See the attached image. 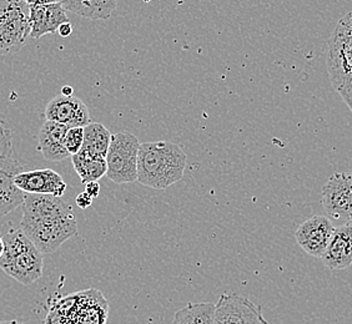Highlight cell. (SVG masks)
<instances>
[{
	"instance_id": "cell-1",
	"label": "cell",
	"mask_w": 352,
	"mask_h": 324,
	"mask_svg": "<svg viewBox=\"0 0 352 324\" xmlns=\"http://www.w3.org/2000/svg\"><path fill=\"white\" fill-rule=\"evenodd\" d=\"M21 229L43 255H49L78 233V222L72 206L61 197L27 194Z\"/></svg>"
},
{
	"instance_id": "cell-2",
	"label": "cell",
	"mask_w": 352,
	"mask_h": 324,
	"mask_svg": "<svg viewBox=\"0 0 352 324\" xmlns=\"http://www.w3.org/2000/svg\"><path fill=\"white\" fill-rule=\"evenodd\" d=\"M186 154L170 141L140 143L138 159V181L155 189H165L183 178Z\"/></svg>"
},
{
	"instance_id": "cell-3",
	"label": "cell",
	"mask_w": 352,
	"mask_h": 324,
	"mask_svg": "<svg viewBox=\"0 0 352 324\" xmlns=\"http://www.w3.org/2000/svg\"><path fill=\"white\" fill-rule=\"evenodd\" d=\"M4 255L0 258V268L16 282L29 286L43 275V253L21 227H12L3 235Z\"/></svg>"
},
{
	"instance_id": "cell-4",
	"label": "cell",
	"mask_w": 352,
	"mask_h": 324,
	"mask_svg": "<svg viewBox=\"0 0 352 324\" xmlns=\"http://www.w3.org/2000/svg\"><path fill=\"white\" fill-rule=\"evenodd\" d=\"M327 71L344 102L352 99V12L340 19L329 39Z\"/></svg>"
},
{
	"instance_id": "cell-5",
	"label": "cell",
	"mask_w": 352,
	"mask_h": 324,
	"mask_svg": "<svg viewBox=\"0 0 352 324\" xmlns=\"http://www.w3.org/2000/svg\"><path fill=\"white\" fill-rule=\"evenodd\" d=\"M30 36L28 1H0V55L18 53Z\"/></svg>"
},
{
	"instance_id": "cell-6",
	"label": "cell",
	"mask_w": 352,
	"mask_h": 324,
	"mask_svg": "<svg viewBox=\"0 0 352 324\" xmlns=\"http://www.w3.org/2000/svg\"><path fill=\"white\" fill-rule=\"evenodd\" d=\"M140 142L135 135L120 131L111 136L107 161V176L116 183L138 181V159Z\"/></svg>"
},
{
	"instance_id": "cell-7",
	"label": "cell",
	"mask_w": 352,
	"mask_h": 324,
	"mask_svg": "<svg viewBox=\"0 0 352 324\" xmlns=\"http://www.w3.org/2000/svg\"><path fill=\"white\" fill-rule=\"evenodd\" d=\"M321 196L329 218L349 222L352 215V171L333 174L322 187Z\"/></svg>"
},
{
	"instance_id": "cell-8",
	"label": "cell",
	"mask_w": 352,
	"mask_h": 324,
	"mask_svg": "<svg viewBox=\"0 0 352 324\" xmlns=\"http://www.w3.org/2000/svg\"><path fill=\"white\" fill-rule=\"evenodd\" d=\"M214 324H269L263 310L239 294H221L215 304Z\"/></svg>"
},
{
	"instance_id": "cell-9",
	"label": "cell",
	"mask_w": 352,
	"mask_h": 324,
	"mask_svg": "<svg viewBox=\"0 0 352 324\" xmlns=\"http://www.w3.org/2000/svg\"><path fill=\"white\" fill-rule=\"evenodd\" d=\"M335 227L327 216L310 217L301 223L295 232L298 246L310 256L322 258L331 241Z\"/></svg>"
},
{
	"instance_id": "cell-10",
	"label": "cell",
	"mask_w": 352,
	"mask_h": 324,
	"mask_svg": "<svg viewBox=\"0 0 352 324\" xmlns=\"http://www.w3.org/2000/svg\"><path fill=\"white\" fill-rule=\"evenodd\" d=\"M30 12V38L35 40L44 35L56 33L68 23L67 12L61 1H28Z\"/></svg>"
},
{
	"instance_id": "cell-11",
	"label": "cell",
	"mask_w": 352,
	"mask_h": 324,
	"mask_svg": "<svg viewBox=\"0 0 352 324\" xmlns=\"http://www.w3.org/2000/svg\"><path fill=\"white\" fill-rule=\"evenodd\" d=\"M14 183L28 195L61 197L68 187L63 177L52 169L23 171L15 176Z\"/></svg>"
},
{
	"instance_id": "cell-12",
	"label": "cell",
	"mask_w": 352,
	"mask_h": 324,
	"mask_svg": "<svg viewBox=\"0 0 352 324\" xmlns=\"http://www.w3.org/2000/svg\"><path fill=\"white\" fill-rule=\"evenodd\" d=\"M45 119L69 128H85L91 122L88 108L79 97H67L61 94L47 102Z\"/></svg>"
},
{
	"instance_id": "cell-13",
	"label": "cell",
	"mask_w": 352,
	"mask_h": 324,
	"mask_svg": "<svg viewBox=\"0 0 352 324\" xmlns=\"http://www.w3.org/2000/svg\"><path fill=\"white\" fill-rule=\"evenodd\" d=\"M23 172L21 163L9 157H0V217L6 216L24 203L25 195L14 183L15 176Z\"/></svg>"
},
{
	"instance_id": "cell-14",
	"label": "cell",
	"mask_w": 352,
	"mask_h": 324,
	"mask_svg": "<svg viewBox=\"0 0 352 324\" xmlns=\"http://www.w3.org/2000/svg\"><path fill=\"white\" fill-rule=\"evenodd\" d=\"M322 262L329 270L349 268L352 264V222L344 223L333 231L331 241L322 256Z\"/></svg>"
},
{
	"instance_id": "cell-15",
	"label": "cell",
	"mask_w": 352,
	"mask_h": 324,
	"mask_svg": "<svg viewBox=\"0 0 352 324\" xmlns=\"http://www.w3.org/2000/svg\"><path fill=\"white\" fill-rule=\"evenodd\" d=\"M69 128L54 121L43 124L38 139V150L47 161L60 162L70 157L64 148V139Z\"/></svg>"
},
{
	"instance_id": "cell-16",
	"label": "cell",
	"mask_w": 352,
	"mask_h": 324,
	"mask_svg": "<svg viewBox=\"0 0 352 324\" xmlns=\"http://www.w3.org/2000/svg\"><path fill=\"white\" fill-rule=\"evenodd\" d=\"M65 12L78 14L91 21H108L118 7L116 0H68L61 1Z\"/></svg>"
},
{
	"instance_id": "cell-17",
	"label": "cell",
	"mask_w": 352,
	"mask_h": 324,
	"mask_svg": "<svg viewBox=\"0 0 352 324\" xmlns=\"http://www.w3.org/2000/svg\"><path fill=\"white\" fill-rule=\"evenodd\" d=\"M111 134L108 128L100 122H90L88 126L84 128V143L82 151L95 157L105 159L108 155Z\"/></svg>"
},
{
	"instance_id": "cell-18",
	"label": "cell",
	"mask_w": 352,
	"mask_h": 324,
	"mask_svg": "<svg viewBox=\"0 0 352 324\" xmlns=\"http://www.w3.org/2000/svg\"><path fill=\"white\" fill-rule=\"evenodd\" d=\"M72 162L80 177L82 183H98L102 177L107 175V161L102 157L89 155L85 151L80 150L76 155L72 156Z\"/></svg>"
},
{
	"instance_id": "cell-19",
	"label": "cell",
	"mask_w": 352,
	"mask_h": 324,
	"mask_svg": "<svg viewBox=\"0 0 352 324\" xmlns=\"http://www.w3.org/2000/svg\"><path fill=\"white\" fill-rule=\"evenodd\" d=\"M215 304L189 303L176 312L173 324H214Z\"/></svg>"
},
{
	"instance_id": "cell-20",
	"label": "cell",
	"mask_w": 352,
	"mask_h": 324,
	"mask_svg": "<svg viewBox=\"0 0 352 324\" xmlns=\"http://www.w3.org/2000/svg\"><path fill=\"white\" fill-rule=\"evenodd\" d=\"M82 143H84V128H69L64 139V148L68 151L69 155H76L82 150Z\"/></svg>"
},
{
	"instance_id": "cell-21",
	"label": "cell",
	"mask_w": 352,
	"mask_h": 324,
	"mask_svg": "<svg viewBox=\"0 0 352 324\" xmlns=\"http://www.w3.org/2000/svg\"><path fill=\"white\" fill-rule=\"evenodd\" d=\"M13 143H12V131L6 128L4 122L0 124V157L12 156Z\"/></svg>"
},
{
	"instance_id": "cell-22",
	"label": "cell",
	"mask_w": 352,
	"mask_h": 324,
	"mask_svg": "<svg viewBox=\"0 0 352 324\" xmlns=\"http://www.w3.org/2000/svg\"><path fill=\"white\" fill-rule=\"evenodd\" d=\"M75 201H76V205H78L79 209H87L91 206V203H93L94 200L91 197L88 196L85 192H82L80 195L76 196Z\"/></svg>"
},
{
	"instance_id": "cell-23",
	"label": "cell",
	"mask_w": 352,
	"mask_h": 324,
	"mask_svg": "<svg viewBox=\"0 0 352 324\" xmlns=\"http://www.w3.org/2000/svg\"><path fill=\"white\" fill-rule=\"evenodd\" d=\"M88 196L91 197L95 200L96 197L99 196L100 194V183H89L85 185V191H84Z\"/></svg>"
},
{
	"instance_id": "cell-24",
	"label": "cell",
	"mask_w": 352,
	"mask_h": 324,
	"mask_svg": "<svg viewBox=\"0 0 352 324\" xmlns=\"http://www.w3.org/2000/svg\"><path fill=\"white\" fill-rule=\"evenodd\" d=\"M58 33H59V35L63 36V38H68L69 35L73 33V25H72L69 21L68 23H64V24L60 25L59 29H58Z\"/></svg>"
},
{
	"instance_id": "cell-25",
	"label": "cell",
	"mask_w": 352,
	"mask_h": 324,
	"mask_svg": "<svg viewBox=\"0 0 352 324\" xmlns=\"http://www.w3.org/2000/svg\"><path fill=\"white\" fill-rule=\"evenodd\" d=\"M73 93H74V90H73L72 86H69V85H67V86H63V88H61V95H63V96L70 97V96H73Z\"/></svg>"
},
{
	"instance_id": "cell-26",
	"label": "cell",
	"mask_w": 352,
	"mask_h": 324,
	"mask_svg": "<svg viewBox=\"0 0 352 324\" xmlns=\"http://www.w3.org/2000/svg\"><path fill=\"white\" fill-rule=\"evenodd\" d=\"M4 241H3V238H1V236H0V258L3 257V255H4Z\"/></svg>"
},
{
	"instance_id": "cell-27",
	"label": "cell",
	"mask_w": 352,
	"mask_h": 324,
	"mask_svg": "<svg viewBox=\"0 0 352 324\" xmlns=\"http://www.w3.org/2000/svg\"><path fill=\"white\" fill-rule=\"evenodd\" d=\"M0 324H24L18 321H0Z\"/></svg>"
},
{
	"instance_id": "cell-28",
	"label": "cell",
	"mask_w": 352,
	"mask_h": 324,
	"mask_svg": "<svg viewBox=\"0 0 352 324\" xmlns=\"http://www.w3.org/2000/svg\"><path fill=\"white\" fill-rule=\"evenodd\" d=\"M346 105H347V106H349V108H350V110H351L352 111V99H350L349 102H346Z\"/></svg>"
},
{
	"instance_id": "cell-29",
	"label": "cell",
	"mask_w": 352,
	"mask_h": 324,
	"mask_svg": "<svg viewBox=\"0 0 352 324\" xmlns=\"http://www.w3.org/2000/svg\"><path fill=\"white\" fill-rule=\"evenodd\" d=\"M350 221H351V222H352V215H351V217H350Z\"/></svg>"
},
{
	"instance_id": "cell-30",
	"label": "cell",
	"mask_w": 352,
	"mask_h": 324,
	"mask_svg": "<svg viewBox=\"0 0 352 324\" xmlns=\"http://www.w3.org/2000/svg\"><path fill=\"white\" fill-rule=\"evenodd\" d=\"M0 124H3V121H1V120H0Z\"/></svg>"
}]
</instances>
